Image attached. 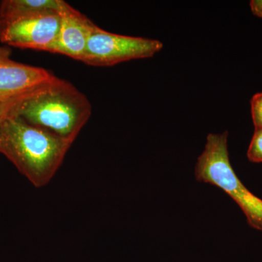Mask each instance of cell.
<instances>
[{
    "label": "cell",
    "mask_w": 262,
    "mask_h": 262,
    "mask_svg": "<svg viewBox=\"0 0 262 262\" xmlns=\"http://www.w3.org/2000/svg\"><path fill=\"white\" fill-rule=\"evenodd\" d=\"M67 3L63 0H3L0 24L48 15H61Z\"/></svg>",
    "instance_id": "ba28073f"
},
{
    "label": "cell",
    "mask_w": 262,
    "mask_h": 262,
    "mask_svg": "<svg viewBox=\"0 0 262 262\" xmlns=\"http://www.w3.org/2000/svg\"><path fill=\"white\" fill-rule=\"evenodd\" d=\"M61 15H41L0 24V42L12 47L47 51L59 33Z\"/></svg>",
    "instance_id": "5b68a950"
},
{
    "label": "cell",
    "mask_w": 262,
    "mask_h": 262,
    "mask_svg": "<svg viewBox=\"0 0 262 262\" xmlns=\"http://www.w3.org/2000/svg\"><path fill=\"white\" fill-rule=\"evenodd\" d=\"M92 114L85 95L53 75L15 98L11 115L33 126L74 142Z\"/></svg>",
    "instance_id": "6da1fadb"
},
{
    "label": "cell",
    "mask_w": 262,
    "mask_h": 262,
    "mask_svg": "<svg viewBox=\"0 0 262 262\" xmlns=\"http://www.w3.org/2000/svg\"><path fill=\"white\" fill-rule=\"evenodd\" d=\"M247 157L252 163H262V127H255L254 134L248 147Z\"/></svg>",
    "instance_id": "9c48e42d"
},
{
    "label": "cell",
    "mask_w": 262,
    "mask_h": 262,
    "mask_svg": "<svg viewBox=\"0 0 262 262\" xmlns=\"http://www.w3.org/2000/svg\"><path fill=\"white\" fill-rule=\"evenodd\" d=\"M53 75L46 69L14 61L9 48L0 46V99L21 96Z\"/></svg>",
    "instance_id": "8992f818"
},
{
    "label": "cell",
    "mask_w": 262,
    "mask_h": 262,
    "mask_svg": "<svg viewBox=\"0 0 262 262\" xmlns=\"http://www.w3.org/2000/svg\"><path fill=\"white\" fill-rule=\"evenodd\" d=\"M72 143L15 115L0 122V153L36 187L51 182Z\"/></svg>",
    "instance_id": "7a4b0ae2"
},
{
    "label": "cell",
    "mask_w": 262,
    "mask_h": 262,
    "mask_svg": "<svg viewBox=\"0 0 262 262\" xmlns=\"http://www.w3.org/2000/svg\"><path fill=\"white\" fill-rule=\"evenodd\" d=\"M227 138V131L208 134L204 151L196 163V179L227 193L244 212L248 225L262 231V200L248 190L232 168Z\"/></svg>",
    "instance_id": "3957f363"
},
{
    "label": "cell",
    "mask_w": 262,
    "mask_h": 262,
    "mask_svg": "<svg viewBox=\"0 0 262 262\" xmlns=\"http://www.w3.org/2000/svg\"><path fill=\"white\" fill-rule=\"evenodd\" d=\"M163 48V42L158 39L114 34L96 25L81 62L93 67H112L151 58Z\"/></svg>",
    "instance_id": "277c9868"
},
{
    "label": "cell",
    "mask_w": 262,
    "mask_h": 262,
    "mask_svg": "<svg viewBox=\"0 0 262 262\" xmlns=\"http://www.w3.org/2000/svg\"><path fill=\"white\" fill-rule=\"evenodd\" d=\"M251 116L255 127H262V92L255 94L251 101Z\"/></svg>",
    "instance_id": "30bf717a"
},
{
    "label": "cell",
    "mask_w": 262,
    "mask_h": 262,
    "mask_svg": "<svg viewBox=\"0 0 262 262\" xmlns=\"http://www.w3.org/2000/svg\"><path fill=\"white\" fill-rule=\"evenodd\" d=\"M96 24L69 3L61 13L58 38L51 53L81 61Z\"/></svg>",
    "instance_id": "52a82bcc"
},
{
    "label": "cell",
    "mask_w": 262,
    "mask_h": 262,
    "mask_svg": "<svg viewBox=\"0 0 262 262\" xmlns=\"http://www.w3.org/2000/svg\"><path fill=\"white\" fill-rule=\"evenodd\" d=\"M15 99V98L9 100L0 99V122L5 117L11 115L12 108L14 105Z\"/></svg>",
    "instance_id": "8fae6325"
},
{
    "label": "cell",
    "mask_w": 262,
    "mask_h": 262,
    "mask_svg": "<svg viewBox=\"0 0 262 262\" xmlns=\"http://www.w3.org/2000/svg\"><path fill=\"white\" fill-rule=\"evenodd\" d=\"M250 7L253 15L262 18V0H252Z\"/></svg>",
    "instance_id": "7c38bea8"
}]
</instances>
